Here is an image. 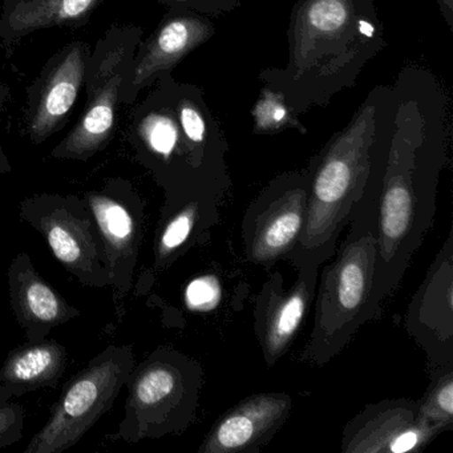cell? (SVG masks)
I'll use <instances>...</instances> for the list:
<instances>
[{"mask_svg": "<svg viewBox=\"0 0 453 453\" xmlns=\"http://www.w3.org/2000/svg\"><path fill=\"white\" fill-rule=\"evenodd\" d=\"M378 87L365 193L376 211V270L368 322L383 315L434 226L440 174L449 161V100L434 73L403 67Z\"/></svg>", "mask_w": 453, "mask_h": 453, "instance_id": "obj_1", "label": "cell"}, {"mask_svg": "<svg viewBox=\"0 0 453 453\" xmlns=\"http://www.w3.org/2000/svg\"><path fill=\"white\" fill-rule=\"evenodd\" d=\"M285 67L265 68L262 84L277 89L298 116L326 108L357 84L387 46L376 0H298L288 28Z\"/></svg>", "mask_w": 453, "mask_h": 453, "instance_id": "obj_2", "label": "cell"}, {"mask_svg": "<svg viewBox=\"0 0 453 453\" xmlns=\"http://www.w3.org/2000/svg\"><path fill=\"white\" fill-rule=\"evenodd\" d=\"M132 113L131 142L136 158L164 192L182 188H232L229 150L219 119L195 84L160 76Z\"/></svg>", "mask_w": 453, "mask_h": 453, "instance_id": "obj_3", "label": "cell"}, {"mask_svg": "<svg viewBox=\"0 0 453 453\" xmlns=\"http://www.w3.org/2000/svg\"><path fill=\"white\" fill-rule=\"evenodd\" d=\"M376 108L378 87L367 95L349 124L310 158L303 232L288 259L294 267L302 264L322 266L335 254L339 237L367 185Z\"/></svg>", "mask_w": 453, "mask_h": 453, "instance_id": "obj_4", "label": "cell"}, {"mask_svg": "<svg viewBox=\"0 0 453 453\" xmlns=\"http://www.w3.org/2000/svg\"><path fill=\"white\" fill-rule=\"evenodd\" d=\"M349 233L323 267L315 291V318L301 362L323 367L368 322L376 270L375 203L363 195L352 209Z\"/></svg>", "mask_w": 453, "mask_h": 453, "instance_id": "obj_5", "label": "cell"}, {"mask_svg": "<svg viewBox=\"0 0 453 453\" xmlns=\"http://www.w3.org/2000/svg\"><path fill=\"white\" fill-rule=\"evenodd\" d=\"M203 365L171 346H160L129 375L124 418L111 440L139 442L187 431L197 418Z\"/></svg>", "mask_w": 453, "mask_h": 453, "instance_id": "obj_6", "label": "cell"}, {"mask_svg": "<svg viewBox=\"0 0 453 453\" xmlns=\"http://www.w3.org/2000/svg\"><path fill=\"white\" fill-rule=\"evenodd\" d=\"M142 34L139 26L113 25L97 42L87 63L86 108L70 134L52 150V157L88 161L108 147L118 127L121 88Z\"/></svg>", "mask_w": 453, "mask_h": 453, "instance_id": "obj_7", "label": "cell"}, {"mask_svg": "<svg viewBox=\"0 0 453 453\" xmlns=\"http://www.w3.org/2000/svg\"><path fill=\"white\" fill-rule=\"evenodd\" d=\"M136 365L132 346L105 347L63 387L49 420L25 453H63L110 412Z\"/></svg>", "mask_w": 453, "mask_h": 453, "instance_id": "obj_8", "label": "cell"}, {"mask_svg": "<svg viewBox=\"0 0 453 453\" xmlns=\"http://www.w3.org/2000/svg\"><path fill=\"white\" fill-rule=\"evenodd\" d=\"M19 216L41 233L52 256L81 286H110L102 235L84 197L38 193L20 203Z\"/></svg>", "mask_w": 453, "mask_h": 453, "instance_id": "obj_9", "label": "cell"}, {"mask_svg": "<svg viewBox=\"0 0 453 453\" xmlns=\"http://www.w3.org/2000/svg\"><path fill=\"white\" fill-rule=\"evenodd\" d=\"M309 196L307 169L285 172L249 203L242 224L243 251L251 265L267 273L288 257L301 240Z\"/></svg>", "mask_w": 453, "mask_h": 453, "instance_id": "obj_10", "label": "cell"}, {"mask_svg": "<svg viewBox=\"0 0 453 453\" xmlns=\"http://www.w3.org/2000/svg\"><path fill=\"white\" fill-rule=\"evenodd\" d=\"M84 200L91 209L104 245L110 286L116 296H128L134 285L144 235L145 201L128 180L108 179Z\"/></svg>", "mask_w": 453, "mask_h": 453, "instance_id": "obj_11", "label": "cell"}, {"mask_svg": "<svg viewBox=\"0 0 453 453\" xmlns=\"http://www.w3.org/2000/svg\"><path fill=\"white\" fill-rule=\"evenodd\" d=\"M91 44L75 41L52 55L42 68L38 78L26 88L23 123L25 134L34 145L62 131L84 88L87 63Z\"/></svg>", "mask_w": 453, "mask_h": 453, "instance_id": "obj_12", "label": "cell"}, {"mask_svg": "<svg viewBox=\"0 0 453 453\" xmlns=\"http://www.w3.org/2000/svg\"><path fill=\"white\" fill-rule=\"evenodd\" d=\"M319 269L315 264L298 265L290 288H286L282 273L270 272L254 298V333L267 367H274L288 354L306 322L315 301Z\"/></svg>", "mask_w": 453, "mask_h": 453, "instance_id": "obj_13", "label": "cell"}, {"mask_svg": "<svg viewBox=\"0 0 453 453\" xmlns=\"http://www.w3.org/2000/svg\"><path fill=\"white\" fill-rule=\"evenodd\" d=\"M405 328L426 352L431 371L453 365L452 229L411 299Z\"/></svg>", "mask_w": 453, "mask_h": 453, "instance_id": "obj_14", "label": "cell"}, {"mask_svg": "<svg viewBox=\"0 0 453 453\" xmlns=\"http://www.w3.org/2000/svg\"><path fill=\"white\" fill-rule=\"evenodd\" d=\"M230 189L208 185L165 192L153 242V273L165 272L188 251L208 242Z\"/></svg>", "mask_w": 453, "mask_h": 453, "instance_id": "obj_15", "label": "cell"}, {"mask_svg": "<svg viewBox=\"0 0 453 453\" xmlns=\"http://www.w3.org/2000/svg\"><path fill=\"white\" fill-rule=\"evenodd\" d=\"M214 35L216 26L211 18L185 10H168L152 35L137 47L131 73L121 88V104H134L142 89L172 73Z\"/></svg>", "mask_w": 453, "mask_h": 453, "instance_id": "obj_16", "label": "cell"}, {"mask_svg": "<svg viewBox=\"0 0 453 453\" xmlns=\"http://www.w3.org/2000/svg\"><path fill=\"white\" fill-rule=\"evenodd\" d=\"M439 434L418 421V400L384 399L365 405L344 426L343 453H416Z\"/></svg>", "mask_w": 453, "mask_h": 453, "instance_id": "obj_17", "label": "cell"}, {"mask_svg": "<svg viewBox=\"0 0 453 453\" xmlns=\"http://www.w3.org/2000/svg\"><path fill=\"white\" fill-rule=\"evenodd\" d=\"M293 399L285 392H261L238 402L217 418L200 453H257L290 418Z\"/></svg>", "mask_w": 453, "mask_h": 453, "instance_id": "obj_18", "label": "cell"}, {"mask_svg": "<svg viewBox=\"0 0 453 453\" xmlns=\"http://www.w3.org/2000/svg\"><path fill=\"white\" fill-rule=\"evenodd\" d=\"M10 304L27 342L49 338L52 328L81 317V310L68 303L36 272L33 259L20 251L7 270Z\"/></svg>", "mask_w": 453, "mask_h": 453, "instance_id": "obj_19", "label": "cell"}, {"mask_svg": "<svg viewBox=\"0 0 453 453\" xmlns=\"http://www.w3.org/2000/svg\"><path fill=\"white\" fill-rule=\"evenodd\" d=\"M104 0H4L0 9V49L12 59L27 36L49 28L88 25Z\"/></svg>", "mask_w": 453, "mask_h": 453, "instance_id": "obj_20", "label": "cell"}, {"mask_svg": "<svg viewBox=\"0 0 453 453\" xmlns=\"http://www.w3.org/2000/svg\"><path fill=\"white\" fill-rule=\"evenodd\" d=\"M67 367L68 351L59 342H26L9 352L0 367V400L10 402L28 392L57 388Z\"/></svg>", "mask_w": 453, "mask_h": 453, "instance_id": "obj_21", "label": "cell"}, {"mask_svg": "<svg viewBox=\"0 0 453 453\" xmlns=\"http://www.w3.org/2000/svg\"><path fill=\"white\" fill-rule=\"evenodd\" d=\"M418 421L437 434L453 428V365L432 371L431 383L418 400Z\"/></svg>", "mask_w": 453, "mask_h": 453, "instance_id": "obj_22", "label": "cell"}, {"mask_svg": "<svg viewBox=\"0 0 453 453\" xmlns=\"http://www.w3.org/2000/svg\"><path fill=\"white\" fill-rule=\"evenodd\" d=\"M253 134L257 136H273L285 131H296L307 134V128L296 115L285 96L277 89L262 84L258 97L250 110Z\"/></svg>", "mask_w": 453, "mask_h": 453, "instance_id": "obj_23", "label": "cell"}, {"mask_svg": "<svg viewBox=\"0 0 453 453\" xmlns=\"http://www.w3.org/2000/svg\"><path fill=\"white\" fill-rule=\"evenodd\" d=\"M221 283L213 275H203L190 282L185 291L188 307L198 311H208L221 302Z\"/></svg>", "mask_w": 453, "mask_h": 453, "instance_id": "obj_24", "label": "cell"}, {"mask_svg": "<svg viewBox=\"0 0 453 453\" xmlns=\"http://www.w3.org/2000/svg\"><path fill=\"white\" fill-rule=\"evenodd\" d=\"M163 4L169 10H185L197 12L217 19L222 15L230 14L242 4L243 0H150Z\"/></svg>", "mask_w": 453, "mask_h": 453, "instance_id": "obj_25", "label": "cell"}, {"mask_svg": "<svg viewBox=\"0 0 453 453\" xmlns=\"http://www.w3.org/2000/svg\"><path fill=\"white\" fill-rule=\"evenodd\" d=\"M26 411L18 403L0 400V448L17 444L23 439Z\"/></svg>", "mask_w": 453, "mask_h": 453, "instance_id": "obj_26", "label": "cell"}, {"mask_svg": "<svg viewBox=\"0 0 453 453\" xmlns=\"http://www.w3.org/2000/svg\"><path fill=\"white\" fill-rule=\"evenodd\" d=\"M12 88L0 81V120H2V115H4V110H6L7 104L12 102ZM12 164H10L4 147H2V142H0V174L12 173Z\"/></svg>", "mask_w": 453, "mask_h": 453, "instance_id": "obj_27", "label": "cell"}, {"mask_svg": "<svg viewBox=\"0 0 453 453\" xmlns=\"http://www.w3.org/2000/svg\"><path fill=\"white\" fill-rule=\"evenodd\" d=\"M436 4L445 25L453 33V0H436Z\"/></svg>", "mask_w": 453, "mask_h": 453, "instance_id": "obj_28", "label": "cell"}]
</instances>
